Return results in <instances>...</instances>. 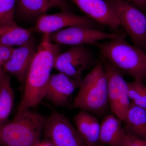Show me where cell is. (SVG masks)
Listing matches in <instances>:
<instances>
[{"instance_id": "1", "label": "cell", "mask_w": 146, "mask_h": 146, "mask_svg": "<svg viewBox=\"0 0 146 146\" xmlns=\"http://www.w3.org/2000/svg\"><path fill=\"white\" fill-rule=\"evenodd\" d=\"M50 34H44L41 44L29 70L18 112L37 106L44 98L48 82L56 57L60 54L59 44H53Z\"/></svg>"}, {"instance_id": "2", "label": "cell", "mask_w": 146, "mask_h": 146, "mask_svg": "<svg viewBox=\"0 0 146 146\" xmlns=\"http://www.w3.org/2000/svg\"><path fill=\"white\" fill-rule=\"evenodd\" d=\"M125 36L107 42H97L96 46L104 58L121 72L143 81L146 78V54L143 50L125 41Z\"/></svg>"}, {"instance_id": "3", "label": "cell", "mask_w": 146, "mask_h": 146, "mask_svg": "<svg viewBox=\"0 0 146 146\" xmlns=\"http://www.w3.org/2000/svg\"><path fill=\"white\" fill-rule=\"evenodd\" d=\"M47 118L31 109L18 112L0 127V146H36Z\"/></svg>"}, {"instance_id": "4", "label": "cell", "mask_w": 146, "mask_h": 146, "mask_svg": "<svg viewBox=\"0 0 146 146\" xmlns=\"http://www.w3.org/2000/svg\"><path fill=\"white\" fill-rule=\"evenodd\" d=\"M73 107L93 113H100L109 104L107 80L101 63L86 75L79 87Z\"/></svg>"}, {"instance_id": "5", "label": "cell", "mask_w": 146, "mask_h": 146, "mask_svg": "<svg viewBox=\"0 0 146 146\" xmlns=\"http://www.w3.org/2000/svg\"><path fill=\"white\" fill-rule=\"evenodd\" d=\"M136 46L146 48V16L138 7L124 0H105Z\"/></svg>"}, {"instance_id": "6", "label": "cell", "mask_w": 146, "mask_h": 146, "mask_svg": "<svg viewBox=\"0 0 146 146\" xmlns=\"http://www.w3.org/2000/svg\"><path fill=\"white\" fill-rule=\"evenodd\" d=\"M104 59L102 65L107 80L110 107L117 117L125 122L131 104L128 94L127 82L123 78L121 71Z\"/></svg>"}, {"instance_id": "7", "label": "cell", "mask_w": 146, "mask_h": 146, "mask_svg": "<svg viewBox=\"0 0 146 146\" xmlns=\"http://www.w3.org/2000/svg\"><path fill=\"white\" fill-rule=\"evenodd\" d=\"M43 131L46 141L53 146H86L76 127L59 112L47 118Z\"/></svg>"}, {"instance_id": "8", "label": "cell", "mask_w": 146, "mask_h": 146, "mask_svg": "<svg viewBox=\"0 0 146 146\" xmlns=\"http://www.w3.org/2000/svg\"><path fill=\"white\" fill-rule=\"evenodd\" d=\"M94 61L93 55L87 48L83 46H73L58 56L54 68L80 84L82 72L91 67Z\"/></svg>"}, {"instance_id": "9", "label": "cell", "mask_w": 146, "mask_h": 146, "mask_svg": "<svg viewBox=\"0 0 146 146\" xmlns=\"http://www.w3.org/2000/svg\"><path fill=\"white\" fill-rule=\"evenodd\" d=\"M125 36L118 33H107L98 29L82 27L67 28L50 34L51 42L58 44L73 46H83L86 44L93 45L96 42L105 39H115Z\"/></svg>"}, {"instance_id": "10", "label": "cell", "mask_w": 146, "mask_h": 146, "mask_svg": "<svg viewBox=\"0 0 146 146\" xmlns=\"http://www.w3.org/2000/svg\"><path fill=\"white\" fill-rule=\"evenodd\" d=\"M100 24L87 16L76 15L69 11H61L55 14H44L37 18L35 30L43 34H50L67 28L82 27L96 29Z\"/></svg>"}, {"instance_id": "11", "label": "cell", "mask_w": 146, "mask_h": 146, "mask_svg": "<svg viewBox=\"0 0 146 146\" xmlns=\"http://www.w3.org/2000/svg\"><path fill=\"white\" fill-rule=\"evenodd\" d=\"M36 51L31 38L27 44L14 49L9 59L3 65V71L25 84Z\"/></svg>"}, {"instance_id": "12", "label": "cell", "mask_w": 146, "mask_h": 146, "mask_svg": "<svg viewBox=\"0 0 146 146\" xmlns=\"http://www.w3.org/2000/svg\"><path fill=\"white\" fill-rule=\"evenodd\" d=\"M86 16L102 25L117 30L119 22L105 0H71Z\"/></svg>"}, {"instance_id": "13", "label": "cell", "mask_w": 146, "mask_h": 146, "mask_svg": "<svg viewBox=\"0 0 146 146\" xmlns=\"http://www.w3.org/2000/svg\"><path fill=\"white\" fill-rule=\"evenodd\" d=\"M80 84L62 73L51 75L47 84L45 97L54 104L63 106Z\"/></svg>"}, {"instance_id": "14", "label": "cell", "mask_w": 146, "mask_h": 146, "mask_svg": "<svg viewBox=\"0 0 146 146\" xmlns=\"http://www.w3.org/2000/svg\"><path fill=\"white\" fill-rule=\"evenodd\" d=\"M73 121L86 146H98L100 145V125L92 114L81 110L75 115Z\"/></svg>"}, {"instance_id": "15", "label": "cell", "mask_w": 146, "mask_h": 146, "mask_svg": "<svg viewBox=\"0 0 146 146\" xmlns=\"http://www.w3.org/2000/svg\"><path fill=\"white\" fill-rule=\"evenodd\" d=\"M16 5L21 13L31 18H38L52 8H58L62 11L71 10L67 0H16Z\"/></svg>"}, {"instance_id": "16", "label": "cell", "mask_w": 146, "mask_h": 146, "mask_svg": "<svg viewBox=\"0 0 146 146\" xmlns=\"http://www.w3.org/2000/svg\"><path fill=\"white\" fill-rule=\"evenodd\" d=\"M125 133L121 120L115 116L108 115L100 124V144L110 146H123Z\"/></svg>"}, {"instance_id": "17", "label": "cell", "mask_w": 146, "mask_h": 146, "mask_svg": "<svg viewBox=\"0 0 146 146\" xmlns=\"http://www.w3.org/2000/svg\"><path fill=\"white\" fill-rule=\"evenodd\" d=\"M34 30L21 28L14 21L2 24L0 25V44L10 47L23 46L31 39Z\"/></svg>"}, {"instance_id": "18", "label": "cell", "mask_w": 146, "mask_h": 146, "mask_svg": "<svg viewBox=\"0 0 146 146\" xmlns=\"http://www.w3.org/2000/svg\"><path fill=\"white\" fill-rule=\"evenodd\" d=\"M14 98L10 76L3 70L0 74V127L8 122L13 107Z\"/></svg>"}, {"instance_id": "19", "label": "cell", "mask_w": 146, "mask_h": 146, "mask_svg": "<svg viewBox=\"0 0 146 146\" xmlns=\"http://www.w3.org/2000/svg\"><path fill=\"white\" fill-rule=\"evenodd\" d=\"M125 129L139 138L146 139V110L131 103L127 113Z\"/></svg>"}, {"instance_id": "20", "label": "cell", "mask_w": 146, "mask_h": 146, "mask_svg": "<svg viewBox=\"0 0 146 146\" xmlns=\"http://www.w3.org/2000/svg\"><path fill=\"white\" fill-rule=\"evenodd\" d=\"M128 94L129 100L137 106L146 110V87L139 80L127 82Z\"/></svg>"}, {"instance_id": "21", "label": "cell", "mask_w": 146, "mask_h": 146, "mask_svg": "<svg viewBox=\"0 0 146 146\" xmlns=\"http://www.w3.org/2000/svg\"><path fill=\"white\" fill-rule=\"evenodd\" d=\"M16 0H0V25L13 21Z\"/></svg>"}, {"instance_id": "22", "label": "cell", "mask_w": 146, "mask_h": 146, "mask_svg": "<svg viewBox=\"0 0 146 146\" xmlns=\"http://www.w3.org/2000/svg\"><path fill=\"white\" fill-rule=\"evenodd\" d=\"M123 146H146V139L134 136L125 131Z\"/></svg>"}, {"instance_id": "23", "label": "cell", "mask_w": 146, "mask_h": 146, "mask_svg": "<svg viewBox=\"0 0 146 146\" xmlns=\"http://www.w3.org/2000/svg\"><path fill=\"white\" fill-rule=\"evenodd\" d=\"M14 49L13 47L0 44V67L2 68L3 65L9 59Z\"/></svg>"}, {"instance_id": "24", "label": "cell", "mask_w": 146, "mask_h": 146, "mask_svg": "<svg viewBox=\"0 0 146 146\" xmlns=\"http://www.w3.org/2000/svg\"><path fill=\"white\" fill-rule=\"evenodd\" d=\"M126 1L135 5L144 13L146 12V0H126Z\"/></svg>"}, {"instance_id": "25", "label": "cell", "mask_w": 146, "mask_h": 146, "mask_svg": "<svg viewBox=\"0 0 146 146\" xmlns=\"http://www.w3.org/2000/svg\"><path fill=\"white\" fill-rule=\"evenodd\" d=\"M36 146H53L48 141H45L43 142H40Z\"/></svg>"}, {"instance_id": "26", "label": "cell", "mask_w": 146, "mask_h": 146, "mask_svg": "<svg viewBox=\"0 0 146 146\" xmlns=\"http://www.w3.org/2000/svg\"><path fill=\"white\" fill-rule=\"evenodd\" d=\"M3 71V68H1V67H0V74H1V72L2 71Z\"/></svg>"}, {"instance_id": "27", "label": "cell", "mask_w": 146, "mask_h": 146, "mask_svg": "<svg viewBox=\"0 0 146 146\" xmlns=\"http://www.w3.org/2000/svg\"><path fill=\"white\" fill-rule=\"evenodd\" d=\"M101 145H101V144H100V145H98V146H101Z\"/></svg>"}]
</instances>
